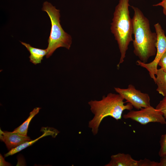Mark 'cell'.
Returning <instances> with one entry per match:
<instances>
[{
    "mask_svg": "<svg viewBox=\"0 0 166 166\" xmlns=\"http://www.w3.org/2000/svg\"><path fill=\"white\" fill-rule=\"evenodd\" d=\"M0 139L10 150L25 142L31 140L29 136H23L12 132L2 131L0 129Z\"/></svg>",
    "mask_w": 166,
    "mask_h": 166,
    "instance_id": "ba28073f",
    "label": "cell"
},
{
    "mask_svg": "<svg viewBox=\"0 0 166 166\" xmlns=\"http://www.w3.org/2000/svg\"><path fill=\"white\" fill-rule=\"evenodd\" d=\"M41 131L43 132V134L40 137L34 140H31L26 142L18 147L12 149L4 155V157H6L10 156L12 155L20 152L25 148L32 145L38 140L43 137L48 136H51L53 137H55L59 132V131L56 129L48 127H42Z\"/></svg>",
    "mask_w": 166,
    "mask_h": 166,
    "instance_id": "9c48e42d",
    "label": "cell"
},
{
    "mask_svg": "<svg viewBox=\"0 0 166 166\" xmlns=\"http://www.w3.org/2000/svg\"><path fill=\"white\" fill-rule=\"evenodd\" d=\"M158 162L145 158L137 160V166H158Z\"/></svg>",
    "mask_w": 166,
    "mask_h": 166,
    "instance_id": "2e32d148",
    "label": "cell"
},
{
    "mask_svg": "<svg viewBox=\"0 0 166 166\" xmlns=\"http://www.w3.org/2000/svg\"><path fill=\"white\" fill-rule=\"evenodd\" d=\"M140 110H130L123 115L124 119H130L140 124L145 125L151 122H157L164 124L166 119L160 111L150 106L142 108Z\"/></svg>",
    "mask_w": 166,
    "mask_h": 166,
    "instance_id": "8992f818",
    "label": "cell"
},
{
    "mask_svg": "<svg viewBox=\"0 0 166 166\" xmlns=\"http://www.w3.org/2000/svg\"><path fill=\"white\" fill-rule=\"evenodd\" d=\"M11 164L6 162L3 156L0 154V166H11Z\"/></svg>",
    "mask_w": 166,
    "mask_h": 166,
    "instance_id": "d6986e66",
    "label": "cell"
},
{
    "mask_svg": "<svg viewBox=\"0 0 166 166\" xmlns=\"http://www.w3.org/2000/svg\"><path fill=\"white\" fill-rule=\"evenodd\" d=\"M129 0H119L113 13L110 29L117 41L121 53V57L117 66L124 61L130 43L132 42L133 24L130 16Z\"/></svg>",
    "mask_w": 166,
    "mask_h": 166,
    "instance_id": "3957f363",
    "label": "cell"
},
{
    "mask_svg": "<svg viewBox=\"0 0 166 166\" xmlns=\"http://www.w3.org/2000/svg\"><path fill=\"white\" fill-rule=\"evenodd\" d=\"M41 108L39 107L34 108L30 113L29 117L21 125L16 128L13 131L23 136H27L28 129L29 124L32 118L39 112Z\"/></svg>",
    "mask_w": 166,
    "mask_h": 166,
    "instance_id": "4fadbf2b",
    "label": "cell"
},
{
    "mask_svg": "<svg viewBox=\"0 0 166 166\" xmlns=\"http://www.w3.org/2000/svg\"><path fill=\"white\" fill-rule=\"evenodd\" d=\"M114 89L126 100V102L130 103L138 110L151 106L149 95L136 89L132 85H129L126 89L115 87Z\"/></svg>",
    "mask_w": 166,
    "mask_h": 166,
    "instance_id": "52a82bcc",
    "label": "cell"
},
{
    "mask_svg": "<svg viewBox=\"0 0 166 166\" xmlns=\"http://www.w3.org/2000/svg\"><path fill=\"white\" fill-rule=\"evenodd\" d=\"M42 10L46 12L50 19L51 28L48 40V46L46 55V58L51 56L58 48L65 47L69 49L72 43L71 36L65 32L60 23V10L56 9L51 3L47 1L43 4Z\"/></svg>",
    "mask_w": 166,
    "mask_h": 166,
    "instance_id": "277c9868",
    "label": "cell"
},
{
    "mask_svg": "<svg viewBox=\"0 0 166 166\" xmlns=\"http://www.w3.org/2000/svg\"><path fill=\"white\" fill-rule=\"evenodd\" d=\"M153 6H161L163 8V14L166 15V0H162V1L156 4L153 5Z\"/></svg>",
    "mask_w": 166,
    "mask_h": 166,
    "instance_id": "ac0fdd59",
    "label": "cell"
},
{
    "mask_svg": "<svg viewBox=\"0 0 166 166\" xmlns=\"http://www.w3.org/2000/svg\"><path fill=\"white\" fill-rule=\"evenodd\" d=\"M105 166H137V160L128 154L118 153L112 155L109 162Z\"/></svg>",
    "mask_w": 166,
    "mask_h": 166,
    "instance_id": "30bf717a",
    "label": "cell"
},
{
    "mask_svg": "<svg viewBox=\"0 0 166 166\" xmlns=\"http://www.w3.org/2000/svg\"><path fill=\"white\" fill-rule=\"evenodd\" d=\"M20 42L26 47L30 53V55L29 57L30 61L35 65L41 63L43 57L47 53V49H42L34 48L29 44Z\"/></svg>",
    "mask_w": 166,
    "mask_h": 166,
    "instance_id": "8fae6325",
    "label": "cell"
},
{
    "mask_svg": "<svg viewBox=\"0 0 166 166\" xmlns=\"http://www.w3.org/2000/svg\"><path fill=\"white\" fill-rule=\"evenodd\" d=\"M156 81L157 86L156 91L163 96H166V71L160 68L157 71Z\"/></svg>",
    "mask_w": 166,
    "mask_h": 166,
    "instance_id": "7c38bea8",
    "label": "cell"
},
{
    "mask_svg": "<svg viewBox=\"0 0 166 166\" xmlns=\"http://www.w3.org/2000/svg\"><path fill=\"white\" fill-rule=\"evenodd\" d=\"M158 166H166V155L160 157Z\"/></svg>",
    "mask_w": 166,
    "mask_h": 166,
    "instance_id": "ffe728a7",
    "label": "cell"
},
{
    "mask_svg": "<svg viewBox=\"0 0 166 166\" xmlns=\"http://www.w3.org/2000/svg\"><path fill=\"white\" fill-rule=\"evenodd\" d=\"M158 65L160 67L161 69L166 71V51L160 59Z\"/></svg>",
    "mask_w": 166,
    "mask_h": 166,
    "instance_id": "e0dca14e",
    "label": "cell"
},
{
    "mask_svg": "<svg viewBox=\"0 0 166 166\" xmlns=\"http://www.w3.org/2000/svg\"><path fill=\"white\" fill-rule=\"evenodd\" d=\"M124 100L119 94L109 93L100 100H91L88 102L94 115L88 126L94 135L98 133L101 123L105 117L110 116L118 120L121 119L124 110H132V105L129 103L124 105Z\"/></svg>",
    "mask_w": 166,
    "mask_h": 166,
    "instance_id": "7a4b0ae2",
    "label": "cell"
},
{
    "mask_svg": "<svg viewBox=\"0 0 166 166\" xmlns=\"http://www.w3.org/2000/svg\"><path fill=\"white\" fill-rule=\"evenodd\" d=\"M134 12L133 24V52L142 62L146 63L149 58L156 55L157 34L150 29L149 21L138 8L132 6Z\"/></svg>",
    "mask_w": 166,
    "mask_h": 166,
    "instance_id": "6da1fadb",
    "label": "cell"
},
{
    "mask_svg": "<svg viewBox=\"0 0 166 166\" xmlns=\"http://www.w3.org/2000/svg\"><path fill=\"white\" fill-rule=\"evenodd\" d=\"M154 27L157 36L156 52L155 58L149 63H144L139 60L136 61V64L146 69L148 71L151 78L155 82L158 62L162 55L166 51V36L164 30L159 23L155 24Z\"/></svg>",
    "mask_w": 166,
    "mask_h": 166,
    "instance_id": "5b68a950",
    "label": "cell"
},
{
    "mask_svg": "<svg viewBox=\"0 0 166 166\" xmlns=\"http://www.w3.org/2000/svg\"><path fill=\"white\" fill-rule=\"evenodd\" d=\"M156 109L161 111L163 114V116L166 119V96L164 97L163 99L160 101L157 105Z\"/></svg>",
    "mask_w": 166,
    "mask_h": 166,
    "instance_id": "9a60e30c",
    "label": "cell"
},
{
    "mask_svg": "<svg viewBox=\"0 0 166 166\" xmlns=\"http://www.w3.org/2000/svg\"><path fill=\"white\" fill-rule=\"evenodd\" d=\"M165 124H166V121ZM160 142V148L159 155L160 157L166 155V133L161 135Z\"/></svg>",
    "mask_w": 166,
    "mask_h": 166,
    "instance_id": "5bb4252c",
    "label": "cell"
}]
</instances>
